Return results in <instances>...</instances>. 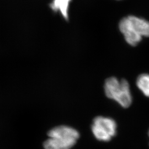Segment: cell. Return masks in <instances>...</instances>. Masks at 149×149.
<instances>
[{
    "mask_svg": "<svg viewBox=\"0 0 149 149\" xmlns=\"http://www.w3.org/2000/svg\"><path fill=\"white\" fill-rule=\"evenodd\" d=\"M49 138L44 143L45 149H70L74 146L79 133L74 128L68 126H59L50 130Z\"/></svg>",
    "mask_w": 149,
    "mask_h": 149,
    "instance_id": "cell-1",
    "label": "cell"
},
{
    "mask_svg": "<svg viewBox=\"0 0 149 149\" xmlns=\"http://www.w3.org/2000/svg\"><path fill=\"white\" fill-rule=\"evenodd\" d=\"M132 29L139 36L143 37H149V22L138 17H127Z\"/></svg>",
    "mask_w": 149,
    "mask_h": 149,
    "instance_id": "cell-5",
    "label": "cell"
},
{
    "mask_svg": "<svg viewBox=\"0 0 149 149\" xmlns=\"http://www.w3.org/2000/svg\"><path fill=\"white\" fill-rule=\"evenodd\" d=\"M136 85L145 96L149 97V74L139 75L136 80Z\"/></svg>",
    "mask_w": 149,
    "mask_h": 149,
    "instance_id": "cell-7",
    "label": "cell"
},
{
    "mask_svg": "<svg viewBox=\"0 0 149 149\" xmlns=\"http://www.w3.org/2000/svg\"><path fill=\"white\" fill-rule=\"evenodd\" d=\"M119 28L120 31L124 36L126 42L132 46H136L140 42L143 37L138 34L132 28L128 18L125 17L119 22Z\"/></svg>",
    "mask_w": 149,
    "mask_h": 149,
    "instance_id": "cell-4",
    "label": "cell"
},
{
    "mask_svg": "<svg viewBox=\"0 0 149 149\" xmlns=\"http://www.w3.org/2000/svg\"></svg>",
    "mask_w": 149,
    "mask_h": 149,
    "instance_id": "cell-8",
    "label": "cell"
},
{
    "mask_svg": "<svg viewBox=\"0 0 149 149\" xmlns=\"http://www.w3.org/2000/svg\"><path fill=\"white\" fill-rule=\"evenodd\" d=\"M116 122L110 118L97 117L95 118L92 125V131L97 140L108 141L117 133Z\"/></svg>",
    "mask_w": 149,
    "mask_h": 149,
    "instance_id": "cell-3",
    "label": "cell"
},
{
    "mask_svg": "<svg viewBox=\"0 0 149 149\" xmlns=\"http://www.w3.org/2000/svg\"><path fill=\"white\" fill-rule=\"evenodd\" d=\"M104 91L107 97L117 102L123 107L128 108L131 105L132 96L127 80L109 77L105 82Z\"/></svg>",
    "mask_w": 149,
    "mask_h": 149,
    "instance_id": "cell-2",
    "label": "cell"
},
{
    "mask_svg": "<svg viewBox=\"0 0 149 149\" xmlns=\"http://www.w3.org/2000/svg\"><path fill=\"white\" fill-rule=\"evenodd\" d=\"M71 0H54L52 8L54 11H59L65 19L68 18V8Z\"/></svg>",
    "mask_w": 149,
    "mask_h": 149,
    "instance_id": "cell-6",
    "label": "cell"
}]
</instances>
